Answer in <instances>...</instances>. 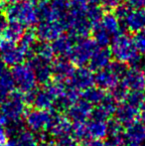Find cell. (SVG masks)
I'll return each mask as SVG.
<instances>
[{
	"label": "cell",
	"instance_id": "cell-1",
	"mask_svg": "<svg viewBox=\"0 0 145 146\" xmlns=\"http://www.w3.org/2000/svg\"><path fill=\"white\" fill-rule=\"evenodd\" d=\"M111 56L115 61L123 64H129L130 67L141 68L142 57L137 51L133 42V38L120 33L113 37L110 46Z\"/></svg>",
	"mask_w": 145,
	"mask_h": 146
},
{
	"label": "cell",
	"instance_id": "cell-2",
	"mask_svg": "<svg viewBox=\"0 0 145 146\" xmlns=\"http://www.w3.org/2000/svg\"><path fill=\"white\" fill-rule=\"evenodd\" d=\"M37 1L38 0H25L20 3L10 4L5 8L7 20L17 22L25 27L36 25L40 21Z\"/></svg>",
	"mask_w": 145,
	"mask_h": 146
},
{
	"label": "cell",
	"instance_id": "cell-3",
	"mask_svg": "<svg viewBox=\"0 0 145 146\" xmlns=\"http://www.w3.org/2000/svg\"><path fill=\"white\" fill-rule=\"evenodd\" d=\"M27 94L21 92H13L0 104V113L7 123L21 122L22 117L27 112Z\"/></svg>",
	"mask_w": 145,
	"mask_h": 146
},
{
	"label": "cell",
	"instance_id": "cell-4",
	"mask_svg": "<svg viewBox=\"0 0 145 146\" xmlns=\"http://www.w3.org/2000/svg\"><path fill=\"white\" fill-rule=\"evenodd\" d=\"M10 73L17 90L25 94H30L36 90L38 81L35 72L29 63L23 62L14 66Z\"/></svg>",
	"mask_w": 145,
	"mask_h": 146
},
{
	"label": "cell",
	"instance_id": "cell-5",
	"mask_svg": "<svg viewBox=\"0 0 145 146\" xmlns=\"http://www.w3.org/2000/svg\"><path fill=\"white\" fill-rule=\"evenodd\" d=\"M126 70V64L117 61L110 63L109 67L97 72L95 75V84L103 90H111L120 82Z\"/></svg>",
	"mask_w": 145,
	"mask_h": 146
},
{
	"label": "cell",
	"instance_id": "cell-6",
	"mask_svg": "<svg viewBox=\"0 0 145 146\" xmlns=\"http://www.w3.org/2000/svg\"><path fill=\"white\" fill-rule=\"evenodd\" d=\"M115 15L121 25L132 33L145 30V9H133L129 6H118L115 8Z\"/></svg>",
	"mask_w": 145,
	"mask_h": 146
},
{
	"label": "cell",
	"instance_id": "cell-7",
	"mask_svg": "<svg viewBox=\"0 0 145 146\" xmlns=\"http://www.w3.org/2000/svg\"><path fill=\"white\" fill-rule=\"evenodd\" d=\"M53 116L54 113H52L51 110L33 108L31 110H27L24 115V121L28 130L35 134H43L48 132L50 129Z\"/></svg>",
	"mask_w": 145,
	"mask_h": 146
},
{
	"label": "cell",
	"instance_id": "cell-8",
	"mask_svg": "<svg viewBox=\"0 0 145 146\" xmlns=\"http://www.w3.org/2000/svg\"><path fill=\"white\" fill-rule=\"evenodd\" d=\"M99 48L93 39L81 38L75 40L72 51L69 55V60L77 67H85L89 64V60L95 50Z\"/></svg>",
	"mask_w": 145,
	"mask_h": 146
},
{
	"label": "cell",
	"instance_id": "cell-9",
	"mask_svg": "<svg viewBox=\"0 0 145 146\" xmlns=\"http://www.w3.org/2000/svg\"><path fill=\"white\" fill-rule=\"evenodd\" d=\"M27 54L17 43L2 39L0 42V58L1 62L7 67H14L23 63Z\"/></svg>",
	"mask_w": 145,
	"mask_h": 146
},
{
	"label": "cell",
	"instance_id": "cell-10",
	"mask_svg": "<svg viewBox=\"0 0 145 146\" xmlns=\"http://www.w3.org/2000/svg\"><path fill=\"white\" fill-rule=\"evenodd\" d=\"M65 25L61 21H41L38 24L35 34L41 42L50 43L64 34Z\"/></svg>",
	"mask_w": 145,
	"mask_h": 146
},
{
	"label": "cell",
	"instance_id": "cell-11",
	"mask_svg": "<svg viewBox=\"0 0 145 146\" xmlns=\"http://www.w3.org/2000/svg\"><path fill=\"white\" fill-rule=\"evenodd\" d=\"M68 85H70L79 92H81L87 88L93 87V85H95L93 72L89 68L79 67L75 70Z\"/></svg>",
	"mask_w": 145,
	"mask_h": 146
},
{
	"label": "cell",
	"instance_id": "cell-12",
	"mask_svg": "<svg viewBox=\"0 0 145 146\" xmlns=\"http://www.w3.org/2000/svg\"><path fill=\"white\" fill-rule=\"evenodd\" d=\"M27 98L28 102H30L34 108L52 110L56 108L55 98L45 86L41 90H35L30 94H27Z\"/></svg>",
	"mask_w": 145,
	"mask_h": 146
},
{
	"label": "cell",
	"instance_id": "cell-13",
	"mask_svg": "<svg viewBox=\"0 0 145 146\" xmlns=\"http://www.w3.org/2000/svg\"><path fill=\"white\" fill-rule=\"evenodd\" d=\"M73 66L75 65L69 59L59 57L52 63L53 79L55 81L68 84L75 70Z\"/></svg>",
	"mask_w": 145,
	"mask_h": 146
},
{
	"label": "cell",
	"instance_id": "cell-14",
	"mask_svg": "<svg viewBox=\"0 0 145 146\" xmlns=\"http://www.w3.org/2000/svg\"><path fill=\"white\" fill-rule=\"evenodd\" d=\"M120 82L129 90H145V74L141 68L130 67L126 70Z\"/></svg>",
	"mask_w": 145,
	"mask_h": 146
},
{
	"label": "cell",
	"instance_id": "cell-15",
	"mask_svg": "<svg viewBox=\"0 0 145 146\" xmlns=\"http://www.w3.org/2000/svg\"><path fill=\"white\" fill-rule=\"evenodd\" d=\"M73 121L69 118L68 115L64 114H54L53 120L51 123L50 129L48 132L53 137H56L57 139L61 137L71 135L73 132Z\"/></svg>",
	"mask_w": 145,
	"mask_h": 146
},
{
	"label": "cell",
	"instance_id": "cell-16",
	"mask_svg": "<svg viewBox=\"0 0 145 146\" xmlns=\"http://www.w3.org/2000/svg\"><path fill=\"white\" fill-rule=\"evenodd\" d=\"M68 116L73 122L85 121L93 115V106L83 98H79L68 108Z\"/></svg>",
	"mask_w": 145,
	"mask_h": 146
},
{
	"label": "cell",
	"instance_id": "cell-17",
	"mask_svg": "<svg viewBox=\"0 0 145 146\" xmlns=\"http://www.w3.org/2000/svg\"><path fill=\"white\" fill-rule=\"evenodd\" d=\"M52 63L42 60L36 56H32L29 64L32 66L38 83L46 85L49 82H51V79L53 78L52 74Z\"/></svg>",
	"mask_w": 145,
	"mask_h": 146
},
{
	"label": "cell",
	"instance_id": "cell-18",
	"mask_svg": "<svg viewBox=\"0 0 145 146\" xmlns=\"http://www.w3.org/2000/svg\"><path fill=\"white\" fill-rule=\"evenodd\" d=\"M111 53L107 47H99L89 62V68L93 72H99L109 67L111 63Z\"/></svg>",
	"mask_w": 145,
	"mask_h": 146
},
{
	"label": "cell",
	"instance_id": "cell-19",
	"mask_svg": "<svg viewBox=\"0 0 145 146\" xmlns=\"http://www.w3.org/2000/svg\"><path fill=\"white\" fill-rule=\"evenodd\" d=\"M138 114H139V110L126 102H121L119 104H117L114 112L115 119L119 121L124 127L135 120Z\"/></svg>",
	"mask_w": 145,
	"mask_h": 146
},
{
	"label": "cell",
	"instance_id": "cell-20",
	"mask_svg": "<svg viewBox=\"0 0 145 146\" xmlns=\"http://www.w3.org/2000/svg\"><path fill=\"white\" fill-rule=\"evenodd\" d=\"M124 137L128 142H134L140 144L145 142V121L135 119L125 126Z\"/></svg>",
	"mask_w": 145,
	"mask_h": 146
},
{
	"label": "cell",
	"instance_id": "cell-21",
	"mask_svg": "<svg viewBox=\"0 0 145 146\" xmlns=\"http://www.w3.org/2000/svg\"><path fill=\"white\" fill-rule=\"evenodd\" d=\"M116 106H117V102L114 100V98L111 94H107L103 100L95 106V108H93V115L97 117V118L107 120L110 118V116L113 115L115 112Z\"/></svg>",
	"mask_w": 145,
	"mask_h": 146
},
{
	"label": "cell",
	"instance_id": "cell-22",
	"mask_svg": "<svg viewBox=\"0 0 145 146\" xmlns=\"http://www.w3.org/2000/svg\"><path fill=\"white\" fill-rule=\"evenodd\" d=\"M75 40L71 35L62 34L52 42V48L55 55L60 58H67L70 55Z\"/></svg>",
	"mask_w": 145,
	"mask_h": 146
},
{
	"label": "cell",
	"instance_id": "cell-23",
	"mask_svg": "<svg viewBox=\"0 0 145 146\" xmlns=\"http://www.w3.org/2000/svg\"><path fill=\"white\" fill-rule=\"evenodd\" d=\"M15 85L7 66L0 62V104L14 92Z\"/></svg>",
	"mask_w": 145,
	"mask_h": 146
},
{
	"label": "cell",
	"instance_id": "cell-24",
	"mask_svg": "<svg viewBox=\"0 0 145 146\" xmlns=\"http://www.w3.org/2000/svg\"><path fill=\"white\" fill-rule=\"evenodd\" d=\"M99 25L109 33L111 36V38L117 36V35H119L121 33L122 25L120 23L119 19L113 13L103 14L101 22H99Z\"/></svg>",
	"mask_w": 145,
	"mask_h": 146
},
{
	"label": "cell",
	"instance_id": "cell-25",
	"mask_svg": "<svg viewBox=\"0 0 145 146\" xmlns=\"http://www.w3.org/2000/svg\"><path fill=\"white\" fill-rule=\"evenodd\" d=\"M14 146H40V141L37 138L36 134L30 130L22 128L16 134L13 135Z\"/></svg>",
	"mask_w": 145,
	"mask_h": 146
},
{
	"label": "cell",
	"instance_id": "cell-26",
	"mask_svg": "<svg viewBox=\"0 0 145 146\" xmlns=\"http://www.w3.org/2000/svg\"><path fill=\"white\" fill-rule=\"evenodd\" d=\"M25 26L17 22L8 21V25L3 33V39L13 43H18L25 34Z\"/></svg>",
	"mask_w": 145,
	"mask_h": 146
},
{
	"label": "cell",
	"instance_id": "cell-27",
	"mask_svg": "<svg viewBox=\"0 0 145 146\" xmlns=\"http://www.w3.org/2000/svg\"><path fill=\"white\" fill-rule=\"evenodd\" d=\"M81 98L85 102H87L91 106H97L99 104H101L103 100V98L107 96V94H105V90H101L99 88H95L91 87L87 90L81 92Z\"/></svg>",
	"mask_w": 145,
	"mask_h": 146
},
{
	"label": "cell",
	"instance_id": "cell-28",
	"mask_svg": "<svg viewBox=\"0 0 145 146\" xmlns=\"http://www.w3.org/2000/svg\"><path fill=\"white\" fill-rule=\"evenodd\" d=\"M32 56H36L42 60H45V61L53 62L55 57V53L53 51L52 45L46 42H41L40 44L35 45Z\"/></svg>",
	"mask_w": 145,
	"mask_h": 146
},
{
	"label": "cell",
	"instance_id": "cell-29",
	"mask_svg": "<svg viewBox=\"0 0 145 146\" xmlns=\"http://www.w3.org/2000/svg\"><path fill=\"white\" fill-rule=\"evenodd\" d=\"M91 33H93V40L99 47H107L111 42V36L99 25V23L93 26Z\"/></svg>",
	"mask_w": 145,
	"mask_h": 146
},
{
	"label": "cell",
	"instance_id": "cell-30",
	"mask_svg": "<svg viewBox=\"0 0 145 146\" xmlns=\"http://www.w3.org/2000/svg\"><path fill=\"white\" fill-rule=\"evenodd\" d=\"M36 40H37V37L35 34V31L29 30V31H26L25 34L21 38V40L18 42V44L25 51L27 56H29V55H32V53H33L35 45L37 44Z\"/></svg>",
	"mask_w": 145,
	"mask_h": 146
},
{
	"label": "cell",
	"instance_id": "cell-31",
	"mask_svg": "<svg viewBox=\"0 0 145 146\" xmlns=\"http://www.w3.org/2000/svg\"><path fill=\"white\" fill-rule=\"evenodd\" d=\"M145 100V94L143 90H129L124 102H128L132 106L139 110Z\"/></svg>",
	"mask_w": 145,
	"mask_h": 146
},
{
	"label": "cell",
	"instance_id": "cell-32",
	"mask_svg": "<svg viewBox=\"0 0 145 146\" xmlns=\"http://www.w3.org/2000/svg\"><path fill=\"white\" fill-rule=\"evenodd\" d=\"M103 15V10L99 8V6H89L87 10V17L93 25V27L101 22Z\"/></svg>",
	"mask_w": 145,
	"mask_h": 146
},
{
	"label": "cell",
	"instance_id": "cell-33",
	"mask_svg": "<svg viewBox=\"0 0 145 146\" xmlns=\"http://www.w3.org/2000/svg\"><path fill=\"white\" fill-rule=\"evenodd\" d=\"M110 92H111V96H113L114 100H115L116 102H124V100H125L126 96H127L128 92H129V90H128L121 82H119L115 87L110 90Z\"/></svg>",
	"mask_w": 145,
	"mask_h": 146
},
{
	"label": "cell",
	"instance_id": "cell-34",
	"mask_svg": "<svg viewBox=\"0 0 145 146\" xmlns=\"http://www.w3.org/2000/svg\"><path fill=\"white\" fill-rule=\"evenodd\" d=\"M105 138V146H124L126 143L124 132L119 134H109Z\"/></svg>",
	"mask_w": 145,
	"mask_h": 146
},
{
	"label": "cell",
	"instance_id": "cell-35",
	"mask_svg": "<svg viewBox=\"0 0 145 146\" xmlns=\"http://www.w3.org/2000/svg\"><path fill=\"white\" fill-rule=\"evenodd\" d=\"M133 42L137 51L140 54H145V31L135 33L133 37Z\"/></svg>",
	"mask_w": 145,
	"mask_h": 146
},
{
	"label": "cell",
	"instance_id": "cell-36",
	"mask_svg": "<svg viewBox=\"0 0 145 146\" xmlns=\"http://www.w3.org/2000/svg\"><path fill=\"white\" fill-rule=\"evenodd\" d=\"M57 144H58V146H79L77 139L73 135V136L72 135H67V136L58 138Z\"/></svg>",
	"mask_w": 145,
	"mask_h": 146
},
{
	"label": "cell",
	"instance_id": "cell-37",
	"mask_svg": "<svg viewBox=\"0 0 145 146\" xmlns=\"http://www.w3.org/2000/svg\"><path fill=\"white\" fill-rule=\"evenodd\" d=\"M8 136L9 134L7 133L5 128L0 129V146H14L12 141H9Z\"/></svg>",
	"mask_w": 145,
	"mask_h": 146
},
{
	"label": "cell",
	"instance_id": "cell-38",
	"mask_svg": "<svg viewBox=\"0 0 145 146\" xmlns=\"http://www.w3.org/2000/svg\"><path fill=\"white\" fill-rule=\"evenodd\" d=\"M126 3L133 9H145V0H126Z\"/></svg>",
	"mask_w": 145,
	"mask_h": 146
},
{
	"label": "cell",
	"instance_id": "cell-39",
	"mask_svg": "<svg viewBox=\"0 0 145 146\" xmlns=\"http://www.w3.org/2000/svg\"><path fill=\"white\" fill-rule=\"evenodd\" d=\"M79 146H105V143L101 139H87L79 144Z\"/></svg>",
	"mask_w": 145,
	"mask_h": 146
},
{
	"label": "cell",
	"instance_id": "cell-40",
	"mask_svg": "<svg viewBox=\"0 0 145 146\" xmlns=\"http://www.w3.org/2000/svg\"><path fill=\"white\" fill-rule=\"evenodd\" d=\"M124 0H101V2L103 3V5L107 8L109 9H113V8H117L118 6H120L122 4Z\"/></svg>",
	"mask_w": 145,
	"mask_h": 146
},
{
	"label": "cell",
	"instance_id": "cell-41",
	"mask_svg": "<svg viewBox=\"0 0 145 146\" xmlns=\"http://www.w3.org/2000/svg\"><path fill=\"white\" fill-rule=\"evenodd\" d=\"M8 25V20L6 17H4V15L0 16V37L3 38V33L5 31L6 27Z\"/></svg>",
	"mask_w": 145,
	"mask_h": 146
},
{
	"label": "cell",
	"instance_id": "cell-42",
	"mask_svg": "<svg viewBox=\"0 0 145 146\" xmlns=\"http://www.w3.org/2000/svg\"><path fill=\"white\" fill-rule=\"evenodd\" d=\"M40 146H58L57 141L54 140H44L43 142H40Z\"/></svg>",
	"mask_w": 145,
	"mask_h": 146
},
{
	"label": "cell",
	"instance_id": "cell-43",
	"mask_svg": "<svg viewBox=\"0 0 145 146\" xmlns=\"http://www.w3.org/2000/svg\"><path fill=\"white\" fill-rule=\"evenodd\" d=\"M89 6H99L101 3V0H85Z\"/></svg>",
	"mask_w": 145,
	"mask_h": 146
},
{
	"label": "cell",
	"instance_id": "cell-44",
	"mask_svg": "<svg viewBox=\"0 0 145 146\" xmlns=\"http://www.w3.org/2000/svg\"><path fill=\"white\" fill-rule=\"evenodd\" d=\"M139 115H140V117H141L142 120L145 121V100L143 102L142 106H140V108H139Z\"/></svg>",
	"mask_w": 145,
	"mask_h": 146
},
{
	"label": "cell",
	"instance_id": "cell-45",
	"mask_svg": "<svg viewBox=\"0 0 145 146\" xmlns=\"http://www.w3.org/2000/svg\"><path fill=\"white\" fill-rule=\"evenodd\" d=\"M6 125H7V121H6V119L4 118V116L0 113V129L5 128Z\"/></svg>",
	"mask_w": 145,
	"mask_h": 146
},
{
	"label": "cell",
	"instance_id": "cell-46",
	"mask_svg": "<svg viewBox=\"0 0 145 146\" xmlns=\"http://www.w3.org/2000/svg\"><path fill=\"white\" fill-rule=\"evenodd\" d=\"M5 5H4V3H3V1L2 2H0V16L1 15H3L4 13H5Z\"/></svg>",
	"mask_w": 145,
	"mask_h": 146
},
{
	"label": "cell",
	"instance_id": "cell-47",
	"mask_svg": "<svg viewBox=\"0 0 145 146\" xmlns=\"http://www.w3.org/2000/svg\"><path fill=\"white\" fill-rule=\"evenodd\" d=\"M25 0H8L10 4H15V3H20V2H23Z\"/></svg>",
	"mask_w": 145,
	"mask_h": 146
},
{
	"label": "cell",
	"instance_id": "cell-48",
	"mask_svg": "<svg viewBox=\"0 0 145 146\" xmlns=\"http://www.w3.org/2000/svg\"><path fill=\"white\" fill-rule=\"evenodd\" d=\"M124 146H141L140 144H138V143H134V142H128V143H125V145Z\"/></svg>",
	"mask_w": 145,
	"mask_h": 146
},
{
	"label": "cell",
	"instance_id": "cell-49",
	"mask_svg": "<svg viewBox=\"0 0 145 146\" xmlns=\"http://www.w3.org/2000/svg\"><path fill=\"white\" fill-rule=\"evenodd\" d=\"M2 1H3V0H0V2H2Z\"/></svg>",
	"mask_w": 145,
	"mask_h": 146
},
{
	"label": "cell",
	"instance_id": "cell-50",
	"mask_svg": "<svg viewBox=\"0 0 145 146\" xmlns=\"http://www.w3.org/2000/svg\"><path fill=\"white\" fill-rule=\"evenodd\" d=\"M144 146H145V145H144Z\"/></svg>",
	"mask_w": 145,
	"mask_h": 146
},
{
	"label": "cell",
	"instance_id": "cell-51",
	"mask_svg": "<svg viewBox=\"0 0 145 146\" xmlns=\"http://www.w3.org/2000/svg\"><path fill=\"white\" fill-rule=\"evenodd\" d=\"M144 31H145V30H144Z\"/></svg>",
	"mask_w": 145,
	"mask_h": 146
}]
</instances>
